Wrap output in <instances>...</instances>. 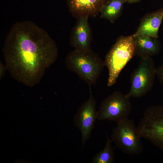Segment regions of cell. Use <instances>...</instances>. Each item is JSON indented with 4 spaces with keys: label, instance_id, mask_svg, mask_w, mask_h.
I'll use <instances>...</instances> for the list:
<instances>
[{
    "label": "cell",
    "instance_id": "16",
    "mask_svg": "<svg viewBox=\"0 0 163 163\" xmlns=\"http://www.w3.org/2000/svg\"><path fill=\"white\" fill-rule=\"evenodd\" d=\"M7 69L5 65H4L0 61V79H2L4 77L6 70Z\"/></svg>",
    "mask_w": 163,
    "mask_h": 163
},
{
    "label": "cell",
    "instance_id": "10",
    "mask_svg": "<svg viewBox=\"0 0 163 163\" xmlns=\"http://www.w3.org/2000/svg\"><path fill=\"white\" fill-rule=\"evenodd\" d=\"M69 10L77 18L81 17L94 16L102 9L106 0H66Z\"/></svg>",
    "mask_w": 163,
    "mask_h": 163
},
{
    "label": "cell",
    "instance_id": "17",
    "mask_svg": "<svg viewBox=\"0 0 163 163\" xmlns=\"http://www.w3.org/2000/svg\"><path fill=\"white\" fill-rule=\"evenodd\" d=\"M125 2L128 3H134L139 2L141 0H125Z\"/></svg>",
    "mask_w": 163,
    "mask_h": 163
},
{
    "label": "cell",
    "instance_id": "11",
    "mask_svg": "<svg viewBox=\"0 0 163 163\" xmlns=\"http://www.w3.org/2000/svg\"><path fill=\"white\" fill-rule=\"evenodd\" d=\"M163 19V8L145 15L141 19L134 36H145L158 38V32Z\"/></svg>",
    "mask_w": 163,
    "mask_h": 163
},
{
    "label": "cell",
    "instance_id": "5",
    "mask_svg": "<svg viewBox=\"0 0 163 163\" xmlns=\"http://www.w3.org/2000/svg\"><path fill=\"white\" fill-rule=\"evenodd\" d=\"M140 58L138 65L132 73L130 87L126 94L129 97H141L152 89L156 76L155 63L151 56Z\"/></svg>",
    "mask_w": 163,
    "mask_h": 163
},
{
    "label": "cell",
    "instance_id": "8",
    "mask_svg": "<svg viewBox=\"0 0 163 163\" xmlns=\"http://www.w3.org/2000/svg\"><path fill=\"white\" fill-rule=\"evenodd\" d=\"M96 106V101L91 93L88 98L82 104L74 116V125L81 133L82 146L90 138L95 126L97 119Z\"/></svg>",
    "mask_w": 163,
    "mask_h": 163
},
{
    "label": "cell",
    "instance_id": "2",
    "mask_svg": "<svg viewBox=\"0 0 163 163\" xmlns=\"http://www.w3.org/2000/svg\"><path fill=\"white\" fill-rule=\"evenodd\" d=\"M65 63L69 70L75 73L90 86L95 84L105 66L104 61L91 50L71 51L66 56Z\"/></svg>",
    "mask_w": 163,
    "mask_h": 163
},
{
    "label": "cell",
    "instance_id": "14",
    "mask_svg": "<svg viewBox=\"0 0 163 163\" xmlns=\"http://www.w3.org/2000/svg\"><path fill=\"white\" fill-rule=\"evenodd\" d=\"M107 141L104 148L95 155L92 159L93 163H113L114 162V148L112 147L113 142L106 134Z\"/></svg>",
    "mask_w": 163,
    "mask_h": 163
},
{
    "label": "cell",
    "instance_id": "15",
    "mask_svg": "<svg viewBox=\"0 0 163 163\" xmlns=\"http://www.w3.org/2000/svg\"><path fill=\"white\" fill-rule=\"evenodd\" d=\"M156 75L161 84L163 85V59L161 64L156 68Z\"/></svg>",
    "mask_w": 163,
    "mask_h": 163
},
{
    "label": "cell",
    "instance_id": "7",
    "mask_svg": "<svg viewBox=\"0 0 163 163\" xmlns=\"http://www.w3.org/2000/svg\"><path fill=\"white\" fill-rule=\"evenodd\" d=\"M130 98L126 94L115 91L101 103L97 111V119L117 123L128 118L132 109Z\"/></svg>",
    "mask_w": 163,
    "mask_h": 163
},
{
    "label": "cell",
    "instance_id": "6",
    "mask_svg": "<svg viewBox=\"0 0 163 163\" xmlns=\"http://www.w3.org/2000/svg\"><path fill=\"white\" fill-rule=\"evenodd\" d=\"M117 123L111 136V139L116 146L129 155L142 153L143 146L133 121L127 118Z\"/></svg>",
    "mask_w": 163,
    "mask_h": 163
},
{
    "label": "cell",
    "instance_id": "3",
    "mask_svg": "<svg viewBox=\"0 0 163 163\" xmlns=\"http://www.w3.org/2000/svg\"><path fill=\"white\" fill-rule=\"evenodd\" d=\"M135 37L134 34L119 37L107 54L104 63L108 71V86L115 83L122 70L135 56Z\"/></svg>",
    "mask_w": 163,
    "mask_h": 163
},
{
    "label": "cell",
    "instance_id": "12",
    "mask_svg": "<svg viewBox=\"0 0 163 163\" xmlns=\"http://www.w3.org/2000/svg\"><path fill=\"white\" fill-rule=\"evenodd\" d=\"M135 37L134 55L152 56L159 53L161 46L157 38L142 35Z\"/></svg>",
    "mask_w": 163,
    "mask_h": 163
},
{
    "label": "cell",
    "instance_id": "9",
    "mask_svg": "<svg viewBox=\"0 0 163 163\" xmlns=\"http://www.w3.org/2000/svg\"><path fill=\"white\" fill-rule=\"evenodd\" d=\"M89 17H81L77 18L72 28L70 43L74 50L86 51L90 50L92 39L91 30L88 21Z\"/></svg>",
    "mask_w": 163,
    "mask_h": 163
},
{
    "label": "cell",
    "instance_id": "4",
    "mask_svg": "<svg viewBox=\"0 0 163 163\" xmlns=\"http://www.w3.org/2000/svg\"><path fill=\"white\" fill-rule=\"evenodd\" d=\"M137 129L141 138L150 141L163 151V105L148 107Z\"/></svg>",
    "mask_w": 163,
    "mask_h": 163
},
{
    "label": "cell",
    "instance_id": "1",
    "mask_svg": "<svg viewBox=\"0 0 163 163\" xmlns=\"http://www.w3.org/2000/svg\"><path fill=\"white\" fill-rule=\"evenodd\" d=\"M2 52L12 77L30 87L39 83L45 69L55 62L58 54L55 41L30 21L18 22L13 25Z\"/></svg>",
    "mask_w": 163,
    "mask_h": 163
},
{
    "label": "cell",
    "instance_id": "13",
    "mask_svg": "<svg viewBox=\"0 0 163 163\" xmlns=\"http://www.w3.org/2000/svg\"><path fill=\"white\" fill-rule=\"evenodd\" d=\"M125 0H106L100 12V18L113 23L121 15Z\"/></svg>",
    "mask_w": 163,
    "mask_h": 163
}]
</instances>
